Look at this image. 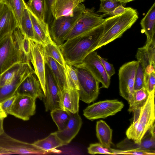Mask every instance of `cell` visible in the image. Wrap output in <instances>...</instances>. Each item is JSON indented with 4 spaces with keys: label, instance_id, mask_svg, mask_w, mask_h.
Masks as SVG:
<instances>
[{
    "label": "cell",
    "instance_id": "cell-1",
    "mask_svg": "<svg viewBox=\"0 0 155 155\" xmlns=\"http://www.w3.org/2000/svg\"><path fill=\"white\" fill-rule=\"evenodd\" d=\"M103 31V24L90 31L68 39L58 46L66 63L72 66L81 63L87 55L96 50Z\"/></svg>",
    "mask_w": 155,
    "mask_h": 155
},
{
    "label": "cell",
    "instance_id": "cell-2",
    "mask_svg": "<svg viewBox=\"0 0 155 155\" xmlns=\"http://www.w3.org/2000/svg\"><path fill=\"white\" fill-rule=\"evenodd\" d=\"M155 91L149 94L144 104L134 110L132 123L127 130L126 134L128 139L140 144L141 140L155 123Z\"/></svg>",
    "mask_w": 155,
    "mask_h": 155
},
{
    "label": "cell",
    "instance_id": "cell-3",
    "mask_svg": "<svg viewBox=\"0 0 155 155\" xmlns=\"http://www.w3.org/2000/svg\"><path fill=\"white\" fill-rule=\"evenodd\" d=\"M24 38L18 27L0 42V75L17 64L30 62L22 49Z\"/></svg>",
    "mask_w": 155,
    "mask_h": 155
},
{
    "label": "cell",
    "instance_id": "cell-4",
    "mask_svg": "<svg viewBox=\"0 0 155 155\" xmlns=\"http://www.w3.org/2000/svg\"><path fill=\"white\" fill-rule=\"evenodd\" d=\"M138 18L137 10L127 7L123 13L105 19L103 31L96 50L121 37Z\"/></svg>",
    "mask_w": 155,
    "mask_h": 155
},
{
    "label": "cell",
    "instance_id": "cell-5",
    "mask_svg": "<svg viewBox=\"0 0 155 155\" xmlns=\"http://www.w3.org/2000/svg\"><path fill=\"white\" fill-rule=\"evenodd\" d=\"M86 9L84 5L81 3L71 13L54 18L49 27L50 32L52 40L58 46L64 43L65 37Z\"/></svg>",
    "mask_w": 155,
    "mask_h": 155
},
{
    "label": "cell",
    "instance_id": "cell-6",
    "mask_svg": "<svg viewBox=\"0 0 155 155\" xmlns=\"http://www.w3.org/2000/svg\"><path fill=\"white\" fill-rule=\"evenodd\" d=\"M73 66L78 76L80 100L87 104L94 102L99 94V82L81 64Z\"/></svg>",
    "mask_w": 155,
    "mask_h": 155
},
{
    "label": "cell",
    "instance_id": "cell-7",
    "mask_svg": "<svg viewBox=\"0 0 155 155\" xmlns=\"http://www.w3.org/2000/svg\"><path fill=\"white\" fill-rule=\"evenodd\" d=\"M50 153L31 143L15 139L5 132L0 136V155H43Z\"/></svg>",
    "mask_w": 155,
    "mask_h": 155
},
{
    "label": "cell",
    "instance_id": "cell-8",
    "mask_svg": "<svg viewBox=\"0 0 155 155\" xmlns=\"http://www.w3.org/2000/svg\"><path fill=\"white\" fill-rule=\"evenodd\" d=\"M95 12L94 8H86L65 37L64 41L93 30L104 23L105 19Z\"/></svg>",
    "mask_w": 155,
    "mask_h": 155
},
{
    "label": "cell",
    "instance_id": "cell-9",
    "mask_svg": "<svg viewBox=\"0 0 155 155\" xmlns=\"http://www.w3.org/2000/svg\"><path fill=\"white\" fill-rule=\"evenodd\" d=\"M124 107V103L116 99L99 101L88 106L84 110L83 115L91 120L105 118L115 115Z\"/></svg>",
    "mask_w": 155,
    "mask_h": 155
},
{
    "label": "cell",
    "instance_id": "cell-10",
    "mask_svg": "<svg viewBox=\"0 0 155 155\" xmlns=\"http://www.w3.org/2000/svg\"><path fill=\"white\" fill-rule=\"evenodd\" d=\"M137 61L126 63L120 68L118 72L120 95L129 103L134 92V83Z\"/></svg>",
    "mask_w": 155,
    "mask_h": 155
},
{
    "label": "cell",
    "instance_id": "cell-11",
    "mask_svg": "<svg viewBox=\"0 0 155 155\" xmlns=\"http://www.w3.org/2000/svg\"><path fill=\"white\" fill-rule=\"evenodd\" d=\"M29 41L30 48V61L33 65L35 73L40 82L45 97V56L44 47L32 39L29 38Z\"/></svg>",
    "mask_w": 155,
    "mask_h": 155
},
{
    "label": "cell",
    "instance_id": "cell-12",
    "mask_svg": "<svg viewBox=\"0 0 155 155\" xmlns=\"http://www.w3.org/2000/svg\"><path fill=\"white\" fill-rule=\"evenodd\" d=\"M30 62H24L11 80L0 87V103L15 95L17 88L22 82L29 74L35 73Z\"/></svg>",
    "mask_w": 155,
    "mask_h": 155
},
{
    "label": "cell",
    "instance_id": "cell-13",
    "mask_svg": "<svg viewBox=\"0 0 155 155\" xmlns=\"http://www.w3.org/2000/svg\"><path fill=\"white\" fill-rule=\"evenodd\" d=\"M81 64L87 68L101 84L102 86L100 88L109 87L110 78L107 74L95 51L87 55Z\"/></svg>",
    "mask_w": 155,
    "mask_h": 155
},
{
    "label": "cell",
    "instance_id": "cell-14",
    "mask_svg": "<svg viewBox=\"0 0 155 155\" xmlns=\"http://www.w3.org/2000/svg\"><path fill=\"white\" fill-rule=\"evenodd\" d=\"M15 94L9 114L24 120H28L35 113V100L28 96Z\"/></svg>",
    "mask_w": 155,
    "mask_h": 155
},
{
    "label": "cell",
    "instance_id": "cell-15",
    "mask_svg": "<svg viewBox=\"0 0 155 155\" xmlns=\"http://www.w3.org/2000/svg\"><path fill=\"white\" fill-rule=\"evenodd\" d=\"M45 87L46 95L43 99L45 111H51L60 108L59 96L61 92L51 71L45 63Z\"/></svg>",
    "mask_w": 155,
    "mask_h": 155
},
{
    "label": "cell",
    "instance_id": "cell-16",
    "mask_svg": "<svg viewBox=\"0 0 155 155\" xmlns=\"http://www.w3.org/2000/svg\"><path fill=\"white\" fill-rule=\"evenodd\" d=\"M15 94L28 96L35 100L38 98L42 100L45 97L35 73L30 74L25 78L17 88Z\"/></svg>",
    "mask_w": 155,
    "mask_h": 155
},
{
    "label": "cell",
    "instance_id": "cell-17",
    "mask_svg": "<svg viewBox=\"0 0 155 155\" xmlns=\"http://www.w3.org/2000/svg\"><path fill=\"white\" fill-rule=\"evenodd\" d=\"M136 57L143 66L145 74L155 72V40L146 42L143 47L138 48Z\"/></svg>",
    "mask_w": 155,
    "mask_h": 155
},
{
    "label": "cell",
    "instance_id": "cell-18",
    "mask_svg": "<svg viewBox=\"0 0 155 155\" xmlns=\"http://www.w3.org/2000/svg\"><path fill=\"white\" fill-rule=\"evenodd\" d=\"M28 10L33 25L34 40L43 46L49 44H56L51 36L48 25L37 18L28 9Z\"/></svg>",
    "mask_w": 155,
    "mask_h": 155
},
{
    "label": "cell",
    "instance_id": "cell-19",
    "mask_svg": "<svg viewBox=\"0 0 155 155\" xmlns=\"http://www.w3.org/2000/svg\"><path fill=\"white\" fill-rule=\"evenodd\" d=\"M82 124V119L78 112L71 113L66 127L61 130L55 132L58 137L64 145L69 143L79 132Z\"/></svg>",
    "mask_w": 155,
    "mask_h": 155
},
{
    "label": "cell",
    "instance_id": "cell-20",
    "mask_svg": "<svg viewBox=\"0 0 155 155\" xmlns=\"http://www.w3.org/2000/svg\"><path fill=\"white\" fill-rule=\"evenodd\" d=\"M79 96L78 90L65 88L59 96V107L71 113L79 111Z\"/></svg>",
    "mask_w": 155,
    "mask_h": 155
},
{
    "label": "cell",
    "instance_id": "cell-21",
    "mask_svg": "<svg viewBox=\"0 0 155 155\" xmlns=\"http://www.w3.org/2000/svg\"><path fill=\"white\" fill-rule=\"evenodd\" d=\"M18 27L16 19L9 7L4 4L0 15V42Z\"/></svg>",
    "mask_w": 155,
    "mask_h": 155
},
{
    "label": "cell",
    "instance_id": "cell-22",
    "mask_svg": "<svg viewBox=\"0 0 155 155\" xmlns=\"http://www.w3.org/2000/svg\"><path fill=\"white\" fill-rule=\"evenodd\" d=\"M117 147L122 150L139 149L155 150V137L152 136L149 133L148 134L144 136L140 144L136 143L127 137L118 143Z\"/></svg>",
    "mask_w": 155,
    "mask_h": 155
},
{
    "label": "cell",
    "instance_id": "cell-23",
    "mask_svg": "<svg viewBox=\"0 0 155 155\" xmlns=\"http://www.w3.org/2000/svg\"><path fill=\"white\" fill-rule=\"evenodd\" d=\"M84 0H54L51 8L54 18L68 15Z\"/></svg>",
    "mask_w": 155,
    "mask_h": 155
},
{
    "label": "cell",
    "instance_id": "cell-24",
    "mask_svg": "<svg viewBox=\"0 0 155 155\" xmlns=\"http://www.w3.org/2000/svg\"><path fill=\"white\" fill-rule=\"evenodd\" d=\"M140 24L142 31L147 36L146 42L151 41L155 38V2L153 3L146 15L141 20Z\"/></svg>",
    "mask_w": 155,
    "mask_h": 155
},
{
    "label": "cell",
    "instance_id": "cell-25",
    "mask_svg": "<svg viewBox=\"0 0 155 155\" xmlns=\"http://www.w3.org/2000/svg\"><path fill=\"white\" fill-rule=\"evenodd\" d=\"M45 60L60 91L66 88L64 67L51 58L45 57Z\"/></svg>",
    "mask_w": 155,
    "mask_h": 155
},
{
    "label": "cell",
    "instance_id": "cell-26",
    "mask_svg": "<svg viewBox=\"0 0 155 155\" xmlns=\"http://www.w3.org/2000/svg\"><path fill=\"white\" fill-rule=\"evenodd\" d=\"M33 143L39 148L50 153H60L61 151L56 149L64 145L55 132L51 133L46 137L38 140Z\"/></svg>",
    "mask_w": 155,
    "mask_h": 155
},
{
    "label": "cell",
    "instance_id": "cell-27",
    "mask_svg": "<svg viewBox=\"0 0 155 155\" xmlns=\"http://www.w3.org/2000/svg\"><path fill=\"white\" fill-rule=\"evenodd\" d=\"M96 130V136L100 143L106 148H110L112 143V130L102 120L97 122Z\"/></svg>",
    "mask_w": 155,
    "mask_h": 155
},
{
    "label": "cell",
    "instance_id": "cell-28",
    "mask_svg": "<svg viewBox=\"0 0 155 155\" xmlns=\"http://www.w3.org/2000/svg\"><path fill=\"white\" fill-rule=\"evenodd\" d=\"M50 111L51 117L56 125L58 130L64 129L68 122L71 113L60 108H55Z\"/></svg>",
    "mask_w": 155,
    "mask_h": 155
},
{
    "label": "cell",
    "instance_id": "cell-29",
    "mask_svg": "<svg viewBox=\"0 0 155 155\" xmlns=\"http://www.w3.org/2000/svg\"><path fill=\"white\" fill-rule=\"evenodd\" d=\"M19 28L24 37L34 40L32 23L27 6L23 12Z\"/></svg>",
    "mask_w": 155,
    "mask_h": 155
},
{
    "label": "cell",
    "instance_id": "cell-30",
    "mask_svg": "<svg viewBox=\"0 0 155 155\" xmlns=\"http://www.w3.org/2000/svg\"><path fill=\"white\" fill-rule=\"evenodd\" d=\"M149 94L145 88L135 90L132 99L129 103L128 111L132 112L134 110L142 107L147 101Z\"/></svg>",
    "mask_w": 155,
    "mask_h": 155
},
{
    "label": "cell",
    "instance_id": "cell-31",
    "mask_svg": "<svg viewBox=\"0 0 155 155\" xmlns=\"http://www.w3.org/2000/svg\"><path fill=\"white\" fill-rule=\"evenodd\" d=\"M12 11L19 27L25 9L27 7L24 0H1Z\"/></svg>",
    "mask_w": 155,
    "mask_h": 155
},
{
    "label": "cell",
    "instance_id": "cell-32",
    "mask_svg": "<svg viewBox=\"0 0 155 155\" xmlns=\"http://www.w3.org/2000/svg\"><path fill=\"white\" fill-rule=\"evenodd\" d=\"M27 6L37 18L45 21L46 10L45 0H28Z\"/></svg>",
    "mask_w": 155,
    "mask_h": 155
},
{
    "label": "cell",
    "instance_id": "cell-33",
    "mask_svg": "<svg viewBox=\"0 0 155 155\" xmlns=\"http://www.w3.org/2000/svg\"><path fill=\"white\" fill-rule=\"evenodd\" d=\"M66 88L79 90L76 71L73 66L66 63L65 67Z\"/></svg>",
    "mask_w": 155,
    "mask_h": 155
},
{
    "label": "cell",
    "instance_id": "cell-34",
    "mask_svg": "<svg viewBox=\"0 0 155 155\" xmlns=\"http://www.w3.org/2000/svg\"><path fill=\"white\" fill-rule=\"evenodd\" d=\"M43 47L45 57L53 58L65 68L66 62L58 46L56 44H49Z\"/></svg>",
    "mask_w": 155,
    "mask_h": 155
},
{
    "label": "cell",
    "instance_id": "cell-35",
    "mask_svg": "<svg viewBox=\"0 0 155 155\" xmlns=\"http://www.w3.org/2000/svg\"><path fill=\"white\" fill-rule=\"evenodd\" d=\"M100 1L99 8L97 12L103 13L101 15L103 17L107 16L117 6L125 5L117 0H100Z\"/></svg>",
    "mask_w": 155,
    "mask_h": 155
},
{
    "label": "cell",
    "instance_id": "cell-36",
    "mask_svg": "<svg viewBox=\"0 0 155 155\" xmlns=\"http://www.w3.org/2000/svg\"><path fill=\"white\" fill-rule=\"evenodd\" d=\"M137 61L136 71L134 89V90L145 87V73L144 68L140 62Z\"/></svg>",
    "mask_w": 155,
    "mask_h": 155
},
{
    "label": "cell",
    "instance_id": "cell-37",
    "mask_svg": "<svg viewBox=\"0 0 155 155\" xmlns=\"http://www.w3.org/2000/svg\"><path fill=\"white\" fill-rule=\"evenodd\" d=\"M23 63L15 64L1 75L0 79V87L4 85L11 80Z\"/></svg>",
    "mask_w": 155,
    "mask_h": 155
},
{
    "label": "cell",
    "instance_id": "cell-38",
    "mask_svg": "<svg viewBox=\"0 0 155 155\" xmlns=\"http://www.w3.org/2000/svg\"><path fill=\"white\" fill-rule=\"evenodd\" d=\"M112 154H133L138 155H155V150H146L135 149L129 150H117L109 149Z\"/></svg>",
    "mask_w": 155,
    "mask_h": 155
},
{
    "label": "cell",
    "instance_id": "cell-39",
    "mask_svg": "<svg viewBox=\"0 0 155 155\" xmlns=\"http://www.w3.org/2000/svg\"><path fill=\"white\" fill-rule=\"evenodd\" d=\"M87 151L91 154L97 153L112 154L109 149L104 147L100 143L91 144L87 148Z\"/></svg>",
    "mask_w": 155,
    "mask_h": 155
},
{
    "label": "cell",
    "instance_id": "cell-40",
    "mask_svg": "<svg viewBox=\"0 0 155 155\" xmlns=\"http://www.w3.org/2000/svg\"><path fill=\"white\" fill-rule=\"evenodd\" d=\"M145 87L149 93L155 91V72L145 75Z\"/></svg>",
    "mask_w": 155,
    "mask_h": 155
},
{
    "label": "cell",
    "instance_id": "cell-41",
    "mask_svg": "<svg viewBox=\"0 0 155 155\" xmlns=\"http://www.w3.org/2000/svg\"><path fill=\"white\" fill-rule=\"evenodd\" d=\"M54 0H45L46 5V10L45 21L49 26L54 19L51 12V8Z\"/></svg>",
    "mask_w": 155,
    "mask_h": 155
},
{
    "label": "cell",
    "instance_id": "cell-42",
    "mask_svg": "<svg viewBox=\"0 0 155 155\" xmlns=\"http://www.w3.org/2000/svg\"><path fill=\"white\" fill-rule=\"evenodd\" d=\"M15 97L16 94L0 103L2 109L7 115L10 114L11 108Z\"/></svg>",
    "mask_w": 155,
    "mask_h": 155
},
{
    "label": "cell",
    "instance_id": "cell-43",
    "mask_svg": "<svg viewBox=\"0 0 155 155\" xmlns=\"http://www.w3.org/2000/svg\"><path fill=\"white\" fill-rule=\"evenodd\" d=\"M99 57L107 74L110 78L115 73L113 65L108 62L106 60L99 55Z\"/></svg>",
    "mask_w": 155,
    "mask_h": 155
},
{
    "label": "cell",
    "instance_id": "cell-44",
    "mask_svg": "<svg viewBox=\"0 0 155 155\" xmlns=\"http://www.w3.org/2000/svg\"><path fill=\"white\" fill-rule=\"evenodd\" d=\"M21 46L23 51L30 61V48L29 38L24 37L22 42Z\"/></svg>",
    "mask_w": 155,
    "mask_h": 155
},
{
    "label": "cell",
    "instance_id": "cell-45",
    "mask_svg": "<svg viewBox=\"0 0 155 155\" xmlns=\"http://www.w3.org/2000/svg\"><path fill=\"white\" fill-rule=\"evenodd\" d=\"M127 8H125L123 5H119L111 13H109L107 16H112L116 15L122 14L125 12Z\"/></svg>",
    "mask_w": 155,
    "mask_h": 155
},
{
    "label": "cell",
    "instance_id": "cell-46",
    "mask_svg": "<svg viewBox=\"0 0 155 155\" xmlns=\"http://www.w3.org/2000/svg\"><path fill=\"white\" fill-rule=\"evenodd\" d=\"M4 118H0V136L5 132L3 129V123Z\"/></svg>",
    "mask_w": 155,
    "mask_h": 155
},
{
    "label": "cell",
    "instance_id": "cell-47",
    "mask_svg": "<svg viewBox=\"0 0 155 155\" xmlns=\"http://www.w3.org/2000/svg\"><path fill=\"white\" fill-rule=\"evenodd\" d=\"M7 115L2 109L1 107V104L0 103V118H5L7 117Z\"/></svg>",
    "mask_w": 155,
    "mask_h": 155
},
{
    "label": "cell",
    "instance_id": "cell-48",
    "mask_svg": "<svg viewBox=\"0 0 155 155\" xmlns=\"http://www.w3.org/2000/svg\"><path fill=\"white\" fill-rule=\"evenodd\" d=\"M4 3L2 0L0 1V15L3 9Z\"/></svg>",
    "mask_w": 155,
    "mask_h": 155
},
{
    "label": "cell",
    "instance_id": "cell-49",
    "mask_svg": "<svg viewBox=\"0 0 155 155\" xmlns=\"http://www.w3.org/2000/svg\"><path fill=\"white\" fill-rule=\"evenodd\" d=\"M120 2L123 3L125 5L127 3L132 1L134 0H117Z\"/></svg>",
    "mask_w": 155,
    "mask_h": 155
},
{
    "label": "cell",
    "instance_id": "cell-50",
    "mask_svg": "<svg viewBox=\"0 0 155 155\" xmlns=\"http://www.w3.org/2000/svg\"><path fill=\"white\" fill-rule=\"evenodd\" d=\"M1 75H0V79L1 77Z\"/></svg>",
    "mask_w": 155,
    "mask_h": 155
},
{
    "label": "cell",
    "instance_id": "cell-51",
    "mask_svg": "<svg viewBox=\"0 0 155 155\" xmlns=\"http://www.w3.org/2000/svg\"><path fill=\"white\" fill-rule=\"evenodd\" d=\"M1 0H0V1H1Z\"/></svg>",
    "mask_w": 155,
    "mask_h": 155
}]
</instances>
